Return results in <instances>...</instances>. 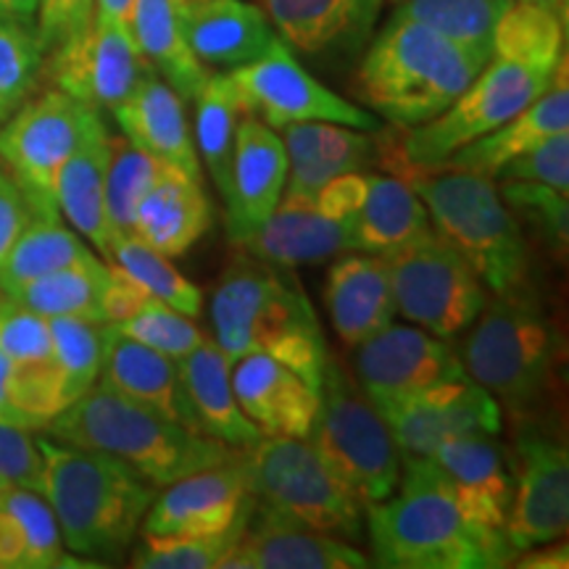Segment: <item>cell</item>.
I'll list each match as a JSON object with an SVG mask.
<instances>
[{
  "mask_svg": "<svg viewBox=\"0 0 569 569\" xmlns=\"http://www.w3.org/2000/svg\"><path fill=\"white\" fill-rule=\"evenodd\" d=\"M282 272L248 251L234 256L211 298L217 346L230 365L248 353L272 356L319 393L330 359L325 332L301 284Z\"/></svg>",
  "mask_w": 569,
  "mask_h": 569,
  "instance_id": "1",
  "label": "cell"
},
{
  "mask_svg": "<svg viewBox=\"0 0 569 569\" xmlns=\"http://www.w3.org/2000/svg\"><path fill=\"white\" fill-rule=\"evenodd\" d=\"M40 493L51 503L63 546L88 559H119L138 538L156 486L103 451L38 438Z\"/></svg>",
  "mask_w": 569,
  "mask_h": 569,
  "instance_id": "2",
  "label": "cell"
},
{
  "mask_svg": "<svg viewBox=\"0 0 569 569\" xmlns=\"http://www.w3.org/2000/svg\"><path fill=\"white\" fill-rule=\"evenodd\" d=\"M46 432L61 443L122 459L156 488H167L184 475L224 465L243 453L240 448L156 415L153 409L101 382L69 403Z\"/></svg>",
  "mask_w": 569,
  "mask_h": 569,
  "instance_id": "3",
  "label": "cell"
},
{
  "mask_svg": "<svg viewBox=\"0 0 569 569\" xmlns=\"http://www.w3.org/2000/svg\"><path fill=\"white\" fill-rule=\"evenodd\" d=\"M472 56L419 21L390 17L353 80V92L398 130L427 124L443 113L480 74Z\"/></svg>",
  "mask_w": 569,
  "mask_h": 569,
  "instance_id": "4",
  "label": "cell"
},
{
  "mask_svg": "<svg viewBox=\"0 0 569 569\" xmlns=\"http://www.w3.org/2000/svg\"><path fill=\"white\" fill-rule=\"evenodd\" d=\"M398 486L396 498L365 509L377 567L490 569L517 559L501 530L475 525L443 488L403 472Z\"/></svg>",
  "mask_w": 569,
  "mask_h": 569,
  "instance_id": "5",
  "label": "cell"
},
{
  "mask_svg": "<svg viewBox=\"0 0 569 569\" xmlns=\"http://www.w3.org/2000/svg\"><path fill=\"white\" fill-rule=\"evenodd\" d=\"M409 184L422 198L432 230L465 256L490 293H532L530 248L517 213H511L493 180L436 169L417 174Z\"/></svg>",
  "mask_w": 569,
  "mask_h": 569,
  "instance_id": "6",
  "label": "cell"
},
{
  "mask_svg": "<svg viewBox=\"0 0 569 569\" xmlns=\"http://www.w3.org/2000/svg\"><path fill=\"white\" fill-rule=\"evenodd\" d=\"M461 365L511 415H532L559 369V332L532 293L493 296L467 327Z\"/></svg>",
  "mask_w": 569,
  "mask_h": 569,
  "instance_id": "7",
  "label": "cell"
},
{
  "mask_svg": "<svg viewBox=\"0 0 569 569\" xmlns=\"http://www.w3.org/2000/svg\"><path fill=\"white\" fill-rule=\"evenodd\" d=\"M306 440L365 509L396 493L401 448L386 419L336 356L327 359L317 419Z\"/></svg>",
  "mask_w": 569,
  "mask_h": 569,
  "instance_id": "8",
  "label": "cell"
},
{
  "mask_svg": "<svg viewBox=\"0 0 569 569\" xmlns=\"http://www.w3.org/2000/svg\"><path fill=\"white\" fill-rule=\"evenodd\" d=\"M243 465L259 503L348 543L365 540V507L306 438H261L246 448Z\"/></svg>",
  "mask_w": 569,
  "mask_h": 569,
  "instance_id": "9",
  "label": "cell"
},
{
  "mask_svg": "<svg viewBox=\"0 0 569 569\" xmlns=\"http://www.w3.org/2000/svg\"><path fill=\"white\" fill-rule=\"evenodd\" d=\"M386 259L396 311L430 336H461L488 301L480 274L436 230Z\"/></svg>",
  "mask_w": 569,
  "mask_h": 569,
  "instance_id": "10",
  "label": "cell"
},
{
  "mask_svg": "<svg viewBox=\"0 0 569 569\" xmlns=\"http://www.w3.org/2000/svg\"><path fill=\"white\" fill-rule=\"evenodd\" d=\"M98 113L53 88L27 98L0 127V167L17 180L34 217H61L56 180Z\"/></svg>",
  "mask_w": 569,
  "mask_h": 569,
  "instance_id": "11",
  "label": "cell"
},
{
  "mask_svg": "<svg viewBox=\"0 0 569 569\" xmlns=\"http://www.w3.org/2000/svg\"><path fill=\"white\" fill-rule=\"evenodd\" d=\"M230 77L243 111L272 130L298 122H336L365 132L380 130V119L372 111L325 88L280 38L261 59L232 69Z\"/></svg>",
  "mask_w": 569,
  "mask_h": 569,
  "instance_id": "12",
  "label": "cell"
},
{
  "mask_svg": "<svg viewBox=\"0 0 569 569\" xmlns=\"http://www.w3.org/2000/svg\"><path fill=\"white\" fill-rule=\"evenodd\" d=\"M496 438H451L430 457H401V472L443 488L480 528L503 532L515 498V459Z\"/></svg>",
  "mask_w": 569,
  "mask_h": 569,
  "instance_id": "13",
  "label": "cell"
},
{
  "mask_svg": "<svg viewBox=\"0 0 569 569\" xmlns=\"http://www.w3.org/2000/svg\"><path fill=\"white\" fill-rule=\"evenodd\" d=\"M375 407L393 432L401 457H430L451 438L501 432V403L469 375L419 393L377 401Z\"/></svg>",
  "mask_w": 569,
  "mask_h": 569,
  "instance_id": "14",
  "label": "cell"
},
{
  "mask_svg": "<svg viewBox=\"0 0 569 569\" xmlns=\"http://www.w3.org/2000/svg\"><path fill=\"white\" fill-rule=\"evenodd\" d=\"M156 71L127 27L96 19L53 48V84L92 109L113 111L146 74Z\"/></svg>",
  "mask_w": 569,
  "mask_h": 569,
  "instance_id": "15",
  "label": "cell"
},
{
  "mask_svg": "<svg viewBox=\"0 0 569 569\" xmlns=\"http://www.w3.org/2000/svg\"><path fill=\"white\" fill-rule=\"evenodd\" d=\"M569 528L567 446L538 427H522L515 453V498L503 536L515 553L551 543Z\"/></svg>",
  "mask_w": 569,
  "mask_h": 569,
  "instance_id": "16",
  "label": "cell"
},
{
  "mask_svg": "<svg viewBox=\"0 0 569 569\" xmlns=\"http://www.w3.org/2000/svg\"><path fill=\"white\" fill-rule=\"evenodd\" d=\"M256 498L248 490L243 453L224 465L198 469L169 482L142 517L148 536H219L251 517Z\"/></svg>",
  "mask_w": 569,
  "mask_h": 569,
  "instance_id": "17",
  "label": "cell"
},
{
  "mask_svg": "<svg viewBox=\"0 0 569 569\" xmlns=\"http://www.w3.org/2000/svg\"><path fill=\"white\" fill-rule=\"evenodd\" d=\"M461 377L467 372L459 356L422 327L390 322L356 346V382L372 403Z\"/></svg>",
  "mask_w": 569,
  "mask_h": 569,
  "instance_id": "18",
  "label": "cell"
},
{
  "mask_svg": "<svg viewBox=\"0 0 569 569\" xmlns=\"http://www.w3.org/2000/svg\"><path fill=\"white\" fill-rule=\"evenodd\" d=\"M369 557L338 536H327L256 501L243 536L219 569H365Z\"/></svg>",
  "mask_w": 569,
  "mask_h": 569,
  "instance_id": "19",
  "label": "cell"
},
{
  "mask_svg": "<svg viewBox=\"0 0 569 569\" xmlns=\"http://www.w3.org/2000/svg\"><path fill=\"white\" fill-rule=\"evenodd\" d=\"M288 188V153L272 127L243 113L234 132L230 190L222 198L227 232L243 246L272 217Z\"/></svg>",
  "mask_w": 569,
  "mask_h": 569,
  "instance_id": "20",
  "label": "cell"
},
{
  "mask_svg": "<svg viewBox=\"0 0 569 569\" xmlns=\"http://www.w3.org/2000/svg\"><path fill=\"white\" fill-rule=\"evenodd\" d=\"M234 398L264 438H309L319 393L267 353H248L232 365Z\"/></svg>",
  "mask_w": 569,
  "mask_h": 569,
  "instance_id": "21",
  "label": "cell"
},
{
  "mask_svg": "<svg viewBox=\"0 0 569 569\" xmlns=\"http://www.w3.org/2000/svg\"><path fill=\"white\" fill-rule=\"evenodd\" d=\"M180 27L203 67L238 69L261 59L280 38L267 11L248 0H182Z\"/></svg>",
  "mask_w": 569,
  "mask_h": 569,
  "instance_id": "22",
  "label": "cell"
},
{
  "mask_svg": "<svg viewBox=\"0 0 569 569\" xmlns=\"http://www.w3.org/2000/svg\"><path fill=\"white\" fill-rule=\"evenodd\" d=\"M559 132H569V88H567V56L559 61L553 71L549 88H546L536 101L525 106L517 117L496 127L493 132L467 142L459 151H453L436 169H457V172H472L488 180H496V174L517 156H522L538 142ZM432 169V172H436Z\"/></svg>",
  "mask_w": 569,
  "mask_h": 569,
  "instance_id": "23",
  "label": "cell"
},
{
  "mask_svg": "<svg viewBox=\"0 0 569 569\" xmlns=\"http://www.w3.org/2000/svg\"><path fill=\"white\" fill-rule=\"evenodd\" d=\"M240 248L277 269L322 264L351 251V222L327 217L315 198L282 193L272 217Z\"/></svg>",
  "mask_w": 569,
  "mask_h": 569,
  "instance_id": "24",
  "label": "cell"
},
{
  "mask_svg": "<svg viewBox=\"0 0 569 569\" xmlns=\"http://www.w3.org/2000/svg\"><path fill=\"white\" fill-rule=\"evenodd\" d=\"M282 134L288 153V196L315 198L336 177L377 167V138L356 127L298 122L284 127Z\"/></svg>",
  "mask_w": 569,
  "mask_h": 569,
  "instance_id": "25",
  "label": "cell"
},
{
  "mask_svg": "<svg viewBox=\"0 0 569 569\" xmlns=\"http://www.w3.org/2000/svg\"><path fill=\"white\" fill-rule=\"evenodd\" d=\"M327 311L340 343L356 348L361 340L393 322L396 303L386 256L346 251L327 272Z\"/></svg>",
  "mask_w": 569,
  "mask_h": 569,
  "instance_id": "26",
  "label": "cell"
},
{
  "mask_svg": "<svg viewBox=\"0 0 569 569\" xmlns=\"http://www.w3.org/2000/svg\"><path fill=\"white\" fill-rule=\"evenodd\" d=\"M111 113L127 140L169 167L201 180V161L182 98L172 90V84L161 80L159 71L142 77L138 88Z\"/></svg>",
  "mask_w": 569,
  "mask_h": 569,
  "instance_id": "27",
  "label": "cell"
},
{
  "mask_svg": "<svg viewBox=\"0 0 569 569\" xmlns=\"http://www.w3.org/2000/svg\"><path fill=\"white\" fill-rule=\"evenodd\" d=\"M98 380H101V386L153 409L156 415L172 419V422L193 432H203L193 407H190L177 361L138 343V340L124 338L111 325L103 369Z\"/></svg>",
  "mask_w": 569,
  "mask_h": 569,
  "instance_id": "28",
  "label": "cell"
},
{
  "mask_svg": "<svg viewBox=\"0 0 569 569\" xmlns=\"http://www.w3.org/2000/svg\"><path fill=\"white\" fill-rule=\"evenodd\" d=\"M386 0H264L274 32L293 51H356L369 40Z\"/></svg>",
  "mask_w": 569,
  "mask_h": 569,
  "instance_id": "29",
  "label": "cell"
},
{
  "mask_svg": "<svg viewBox=\"0 0 569 569\" xmlns=\"http://www.w3.org/2000/svg\"><path fill=\"white\" fill-rule=\"evenodd\" d=\"M111 134L106 130L101 113L92 119L77 151L69 156L56 180V206L59 213L96 246L101 259L111 261V230L106 217V174H109Z\"/></svg>",
  "mask_w": 569,
  "mask_h": 569,
  "instance_id": "30",
  "label": "cell"
},
{
  "mask_svg": "<svg viewBox=\"0 0 569 569\" xmlns=\"http://www.w3.org/2000/svg\"><path fill=\"white\" fill-rule=\"evenodd\" d=\"M211 224L213 209L201 180L180 169H169L140 201L132 234L169 259H177L188 253L211 230Z\"/></svg>",
  "mask_w": 569,
  "mask_h": 569,
  "instance_id": "31",
  "label": "cell"
},
{
  "mask_svg": "<svg viewBox=\"0 0 569 569\" xmlns=\"http://www.w3.org/2000/svg\"><path fill=\"white\" fill-rule=\"evenodd\" d=\"M177 367H180L190 407H193L206 436L240 448V451L253 448L264 438L234 398L230 380L232 365L217 346V340L206 336L201 346L193 348L182 361H177Z\"/></svg>",
  "mask_w": 569,
  "mask_h": 569,
  "instance_id": "32",
  "label": "cell"
},
{
  "mask_svg": "<svg viewBox=\"0 0 569 569\" xmlns=\"http://www.w3.org/2000/svg\"><path fill=\"white\" fill-rule=\"evenodd\" d=\"M432 232L430 213L409 182L393 174H369L367 193L351 217V251L393 256Z\"/></svg>",
  "mask_w": 569,
  "mask_h": 569,
  "instance_id": "33",
  "label": "cell"
},
{
  "mask_svg": "<svg viewBox=\"0 0 569 569\" xmlns=\"http://www.w3.org/2000/svg\"><path fill=\"white\" fill-rule=\"evenodd\" d=\"M180 6L182 0H134L130 34L161 80L172 84L182 101H193L209 71L182 38Z\"/></svg>",
  "mask_w": 569,
  "mask_h": 569,
  "instance_id": "34",
  "label": "cell"
},
{
  "mask_svg": "<svg viewBox=\"0 0 569 569\" xmlns=\"http://www.w3.org/2000/svg\"><path fill=\"white\" fill-rule=\"evenodd\" d=\"M90 256L96 251L84 243L80 232L61 224L59 217H32L0 269V293H19L24 284Z\"/></svg>",
  "mask_w": 569,
  "mask_h": 569,
  "instance_id": "35",
  "label": "cell"
},
{
  "mask_svg": "<svg viewBox=\"0 0 569 569\" xmlns=\"http://www.w3.org/2000/svg\"><path fill=\"white\" fill-rule=\"evenodd\" d=\"M511 0H401L393 17L430 27L480 67L493 59V32Z\"/></svg>",
  "mask_w": 569,
  "mask_h": 569,
  "instance_id": "36",
  "label": "cell"
},
{
  "mask_svg": "<svg viewBox=\"0 0 569 569\" xmlns=\"http://www.w3.org/2000/svg\"><path fill=\"white\" fill-rule=\"evenodd\" d=\"M106 284H109V264L98 256H90V259L56 269V272L24 284L11 298L48 319L74 317L88 319V322H103L101 301Z\"/></svg>",
  "mask_w": 569,
  "mask_h": 569,
  "instance_id": "37",
  "label": "cell"
},
{
  "mask_svg": "<svg viewBox=\"0 0 569 569\" xmlns=\"http://www.w3.org/2000/svg\"><path fill=\"white\" fill-rule=\"evenodd\" d=\"M565 21L543 6L515 0L496 24L493 59L553 74L565 59Z\"/></svg>",
  "mask_w": 569,
  "mask_h": 569,
  "instance_id": "38",
  "label": "cell"
},
{
  "mask_svg": "<svg viewBox=\"0 0 569 569\" xmlns=\"http://www.w3.org/2000/svg\"><path fill=\"white\" fill-rule=\"evenodd\" d=\"M196 101V151L209 169L213 184L222 193L230 190L234 132L243 119V103L230 74H209Z\"/></svg>",
  "mask_w": 569,
  "mask_h": 569,
  "instance_id": "39",
  "label": "cell"
},
{
  "mask_svg": "<svg viewBox=\"0 0 569 569\" xmlns=\"http://www.w3.org/2000/svg\"><path fill=\"white\" fill-rule=\"evenodd\" d=\"M169 163L156 156L146 153L119 134L111 138L109 174H106V217H109L111 240L119 234L132 232L134 213L142 198L151 193V188L169 172Z\"/></svg>",
  "mask_w": 569,
  "mask_h": 569,
  "instance_id": "40",
  "label": "cell"
},
{
  "mask_svg": "<svg viewBox=\"0 0 569 569\" xmlns=\"http://www.w3.org/2000/svg\"><path fill=\"white\" fill-rule=\"evenodd\" d=\"M53 365L59 369L63 403H74L88 393L101 377L109 325L88 322V319L56 317L51 319Z\"/></svg>",
  "mask_w": 569,
  "mask_h": 569,
  "instance_id": "41",
  "label": "cell"
},
{
  "mask_svg": "<svg viewBox=\"0 0 569 569\" xmlns=\"http://www.w3.org/2000/svg\"><path fill=\"white\" fill-rule=\"evenodd\" d=\"M109 264L122 267L148 293L167 306H172V309L182 311L184 317L201 315V290L188 277L180 274V269H174L169 256L142 243L138 234L127 232L111 240Z\"/></svg>",
  "mask_w": 569,
  "mask_h": 569,
  "instance_id": "42",
  "label": "cell"
},
{
  "mask_svg": "<svg viewBox=\"0 0 569 569\" xmlns=\"http://www.w3.org/2000/svg\"><path fill=\"white\" fill-rule=\"evenodd\" d=\"M0 509H6L17 519L27 540V565L24 569H51L71 567L67 546H63L59 522L46 496L30 488H9L0 498Z\"/></svg>",
  "mask_w": 569,
  "mask_h": 569,
  "instance_id": "43",
  "label": "cell"
},
{
  "mask_svg": "<svg viewBox=\"0 0 569 569\" xmlns=\"http://www.w3.org/2000/svg\"><path fill=\"white\" fill-rule=\"evenodd\" d=\"M248 519L238 528L219 536H148L140 532V543L132 551V567L140 569H213L232 549L234 540L243 536Z\"/></svg>",
  "mask_w": 569,
  "mask_h": 569,
  "instance_id": "44",
  "label": "cell"
},
{
  "mask_svg": "<svg viewBox=\"0 0 569 569\" xmlns=\"http://www.w3.org/2000/svg\"><path fill=\"white\" fill-rule=\"evenodd\" d=\"M38 32L0 19V124L30 98L42 71Z\"/></svg>",
  "mask_w": 569,
  "mask_h": 569,
  "instance_id": "45",
  "label": "cell"
},
{
  "mask_svg": "<svg viewBox=\"0 0 569 569\" xmlns=\"http://www.w3.org/2000/svg\"><path fill=\"white\" fill-rule=\"evenodd\" d=\"M111 327L122 332L124 338L138 340V343L153 348V351L169 356L174 361H182L206 338V332L193 325V317H184L182 311L172 309L159 298L142 306L138 315Z\"/></svg>",
  "mask_w": 569,
  "mask_h": 569,
  "instance_id": "46",
  "label": "cell"
},
{
  "mask_svg": "<svg viewBox=\"0 0 569 569\" xmlns=\"http://www.w3.org/2000/svg\"><path fill=\"white\" fill-rule=\"evenodd\" d=\"M498 193L507 201L511 213H519L538 232V238L551 248L553 256L565 259L569 234V203L565 193L549 184L525 180L501 182Z\"/></svg>",
  "mask_w": 569,
  "mask_h": 569,
  "instance_id": "47",
  "label": "cell"
},
{
  "mask_svg": "<svg viewBox=\"0 0 569 569\" xmlns=\"http://www.w3.org/2000/svg\"><path fill=\"white\" fill-rule=\"evenodd\" d=\"M0 353L13 367L51 365V319L27 309L17 298L0 293Z\"/></svg>",
  "mask_w": 569,
  "mask_h": 569,
  "instance_id": "48",
  "label": "cell"
},
{
  "mask_svg": "<svg viewBox=\"0 0 569 569\" xmlns=\"http://www.w3.org/2000/svg\"><path fill=\"white\" fill-rule=\"evenodd\" d=\"M496 180L540 182L569 196V132L551 134V138L538 142L536 148H530V151L511 159L507 167L496 174Z\"/></svg>",
  "mask_w": 569,
  "mask_h": 569,
  "instance_id": "49",
  "label": "cell"
},
{
  "mask_svg": "<svg viewBox=\"0 0 569 569\" xmlns=\"http://www.w3.org/2000/svg\"><path fill=\"white\" fill-rule=\"evenodd\" d=\"M0 480L11 488H42V453L38 438L24 427L0 422Z\"/></svg>",
  "mask_w": 569,
  "mask_h": 569,
  "instance_id": "50",
  "label": "cell"
},
{
  "mask_svg": "<svg viewBox=\"0 0 569 569\" xmlns=\"http://www.w3.org/2000/svg\"><path fill=\"white\" fill-rule=\"evenodd\" d=\"M92 9H96V0H40L34 32H38L42 51H53L59 42L84 30L92 21Z\"/></svg>",
  "mask_w": 569,
  "mask_h": 569,
  "instance_id": "51",
  "label": "cell"
},
{
  "mask_svg": "<svg viewBox=\"0 0 569 569\" xmlns=\"http://www.w3.org/2000/svg\"><path fill=\"white\" fill-rule=\"evenodd\" d=\"M32 217V206L27 201V196L21 193L17 180L0 167V269H3L13 243H17L19 234L24 232Z\"/></svg>",
  "mask_w": 569,
  "mask_h": 569,
  "instance_id": "52",
  "label": "cell"
},
{
  "mask_svg": "<svg viewBox=\"0 0 569 569\" xmlns=\"http://www.w3.org/2000/svg\"><path fill=\"white\" fill-rule=\"evenodd\" d=\"M153 296L142 288L140 282H134L122 267L109 264V284L103 290V322L106 325H119L132 315H138L146 303H151Z\"/></svg>",
  "mask_w": 569,
  "mask_h": 569,
  "instance_id": "53",
  "label": "cell"
},
{
  "mask_svg": "<svg viewBox=\"0 0 569 569\" xmlns=\"http://www.w3.org/2000/svg\"><path fill=\"white\" fill-rule=\"evenodd\" d=\"M27 540L19 522L9 511L0 509V569H24Z\"/></svg>",
  "mask_w": 569,
  "mask_h": 569,
  "instance_id": "54",
  "label": "cell"
},
{
  "mask_svg": "<svg viewBox=\"0 0 569 569\" xmlns=\"http://www.w3.org/2000/svg\"><path fill=\"white\" fill-rule=\"evenodd\" d=\"M517 565L522 569H567L569 567V549L567 540H551V543L532 546V549L517 553Z\"/></svg>",
  "mask_w": 569,
  "mask_h": 569,
  "instance_id": "55",
  "label": "cell"
},
{
  "mask_svg": "<svg viewBox=\"0 0 569 569\" xmlns=\"http://www.w3.org/2000/svg\"><path fill=\"white\" fill-rule=\"evenodd\" d=\"M38 9L40 0H0V19L34 30V24H38Z\"/></svg>",
  "mask_w": 569,
  "mask_h": 569,
  "instance_id": "56",
  "label": "cell"
},
{
  "mask_svg": "<svg viewBox=\"0 0 569 569\" xmlns=\"http://www.w3.org/2000/svg\"><path fill=\"white\" fill-rule=\"evenodd\" d=\"M134 9V0H96V9H92V17L113 21V24H122L130 30V17Z\"/></svg>",
  "mask_w": 569,
  "mask_h": 569,
  "instance_id": "57",
  "label": "cell"
},
{
  "mask_svg": "<svg viewBox=\"0 0 569 569\" xmlns=\"http://www.w3.org/2000/svg\"><path fill=\"white\" fill-rule=\"evenodd\" d=\"M11 377H13V365L3 353H0V422L6 425H17V411H13V401H11Z\"/></svg>",
  "mask_w": 569,
  "mask_h": 569,
  "instance_id": "58",
  "label": "cell"
},
{
  "mask_svg": "<svg viewBox=\"0 0 569 569\" xmlns=\"http://www.w3.org/2000/svg\"><path fill=\"white\" fill-rule=\"evenodd\" d=\"M528 3L543 6V9L553 11V13H557V17L567 24V0H528Z\"/></svg>",
  "mask_w": 569,
  "mask_h": 569,
  "instance_id": "59",
  "label": "cell"
},
{
  "mask_svg": "<svg viewBox=\"0 0 569 569\" xmlns=\"http://www.w3.org/2000/svg\"><path fill=\"white\" fill-rule=\"evenodd\" d=\"M11 486H6V482L3 480H0V498H3V493H6V490H9Z\"/></svg>",
  "mask_w": 569,
  "mask_h": 569,
  "instance_id": "60",
  "label": "cell"
},
{
  "mask_svg": "<svg viewBox=\"0 0 569 569\" xmlns=\"http://www.w3.org/2000/svg\"><path fill=\"white\" fill-rule=\"evenodd\" d=\"M393 3H401V0H393Z\"/></svg>",
  "mask_w": 569,
  "mask_h": 569,
  "instance_id": "61",
  "label": "cell"
},
{
  "mask_svg": "<svg viewBox=\"0 0 569 569\" xmlns=\"http://www.w3.org/2000/svg\"><path fill=\"white\" fill-rule=\"evenodd\" d=\"M511 3H515V0H511Z\"/></svg>",
  "mask_w": 569,
  "mask_h": 569,
  "instance_id": "62",
  "label": "cell"
}]
</instances>
